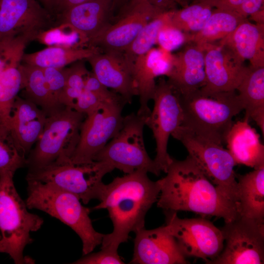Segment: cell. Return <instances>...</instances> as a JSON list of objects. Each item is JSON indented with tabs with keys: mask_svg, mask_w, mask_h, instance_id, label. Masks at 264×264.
I'll use <instances>...</instances> for the list:
<instances>
[{
	"mask_svg": "<svg viewBox=\"0 0 264 264\" xmlns=\"http://www.w3.org/2000/svg\"><path fill=\"white\" fill-rule=\"evenodd\" d=\"M166 173L159 179L156 202L164 212H192L222 218L225 223L240 216L238 205L217 189L189 155L183 160L173 158Z\"/></svg>",
	"mask_w": 264,
	"mask_h": 264,
	"instance_id": "cell-1",
	"label": "cell"
},
{
	"mask_svg": "<svg viewBox=\"0 0 264 264\" xmlns=\"http://www.w3.org/2000/svg\"><path fill=\"white\" fill-rule=\"evenodd\" d=\"M147 174L137 171L104 184L100 203L92 209L107 210L113 230L104 235L101 249L117 251L121 243L128 242L131 232L145 227L146 215L160 191L159 180L152 181Z\"/></svg>",
	"mask_w": 264,
	"mask_h": 264,
	"instance_id": "cell-2",
	"label": "cell"
},
{
	"mask_svg": "<svg viewBox=\"0 0 264 264\" xmlns=\"http://www.w3.org/2000/svg\"><path fill=\"white\" fill-rule=\"evenodd\" d=\"M28 209L42 211L70 227L82 242L83 255L100 245L105 234L96 231L89 217L90 210L84 206L74 195L53 185L28 179Z\"/></svg>",
	"mask_w": 264,
	"mask_h": 264,
	"instance_id": "cell-3",
	"label": "cell"
},
{
	"mask_svg": "<svg viewBox=\"0 0 264 264\" xmlns=\"http://www.w3.org/2000/svg\"><path fill=\"white\" fill-rule=\"evenodd\" d=\"M178 96L183 113L181 125L197 134L225 145L234 123L233 118L243 110L236 91L206 95L198 89Z\"/></svg>",
	"mask_w": 264,
	"mask_h": 264,
	"instance_id": "cell-4",
	"label": "cell"
},
{
	"mask_svg": "<svg viewBox=\"0 0 264 264\" xmlns=\"http://www.w3.org/2000/svg\"><path fill=\"white\" fill-rule=\"evenodd\" d=\"M14 175L0 173V252L8 254L16 264H33L34 261L24 256L23 251L33 242L30 233L39 230L44 220L28 212L16 189Z\"/></svg>",
	"mask_w": 264,
	"mask_h": 264,
	"instance_id": "cell-5",
	"label": "cell"
},
{
	"mask_svg": "<svg viewBox=\"0 0 264 264\" xmlns=\"http://www.w3.org/2000/svg\"><path fill=\"white\" fill-rule=\"evenodd\" d=\"M85 117L67 107L47 115L43 132L26 159L29 170L54 163L70 162Z\"/></svg>",
	"mask_w": 264,
	"mask_h": 264,
	"instance_id": "cell-6",
	"label": "cell"
},
{
	"mask_svg": "<svg viewBox=\"0 0 264 264\" xmlns=\"http://www.w3.org/2000/svg\"><path fill=\"white\" fill-rule=\"evenodd\" d=\"M185 147L188 155L198 165L208 179L238 207L237 180L232 156L223 145L197 134L181 125L172 134Z\"/></svg>",
	"mask_w": 264,
	"mask_h": 264,
	"instance_id": "cell-7",
	"label": "cell"
},
{
	"mask_svg": "<svg viewBox=\"0 0 264 264\" xmlns=\"http://www.w3.org/2000/svg\"><path fill=\"white\" fill-rule=\"evenodd\" d=\"M145 126V118L137 113L124 116L119 131L98 153L94 161L104 163L112 171L117 169L126 174L142 170L159 176L161 171L146 150Z\"/></svg>",
	"mask_w": 264,
	"mask_h": 264,
	"instance_id": "cell-8",
	"label": "cell"
},
{
	"mask_svg": "<svg viewBox=\"0 0 264 264\" xmlns=\"http://www.w3.org/2000/svg\"><path fill=\"white\" fill-rule=\"evenodd\" d=\"M112 171L98 161L81 165L54 163L29 170L26 179L53 185L74 195L86 204L92 199H99L105 184L102 179Z\"/></svg>",
	"mask_w": 264,
	"mask_h": 264,
	"instance_id": "cell-9",
	"label": "cell"
},
{
	"mask_svg": "<svg viewBox=\"0 0 264 264\" xmlns=\"http://www.w3.org/2000/svg\"><path fill=\"white\" fill-rule=\"evenodd\" d=\"M128 103L122 97L104 102L92 113L86 115L81 125L78 143L70 162L75 165L94 161L98 153L120 130L122 110Z\"/></svg>",
	"mask_w": 264,
	"mask_h": 264,
	"instance_id": "cell-10",
	"label": "cell"
},
{
	"mask_svg": "<svg viewBox=\"0 0 264 264\" xmlns=\"http://www.w3.org/2000/svg\"><path fill=\"white\" fill-rule=\"evenodd\" d=\"M152 99L154 108L145 125L152 131L156 143L154 160L158 169L166 173L173 160L167 151L169 138L182 124L183 113L178 93L163 79L156 84Z\"/></svg>",
	"mask_w": 264,
	"mask_h": 264,
	"instance_id": "cell-11",
	"label": "cell"
},
{
	"mask_svg": "<svg viewBox=\"0 0 264 264\" xmlns=\"http://www.w3.org/2000/svg\"><path fill=\"white\" fill-rule=\"evenodd\" d=\"M166 225L186 258L204 260L205 264L216 259L224 247L220 229L203 217L180 219L177 212H164Z\"/></svg>",
	"mask_w": 264,
	"mask_h": 264,
	"instance_id": "cell-12",
	"label": "cell"
},
{
	"mask_svg": "<svg viewBox=\"0 0 264 264\" xmlns=\"http://www.w3.org/2000/svg\"><path fill=\"white\" fill-rule=\"evenodd\" d=\"M220 229L223 249L208 264H264V222L239 216Z\"/></svg>",
	"mask_w": 264,
	"mask_h": 264,
	"instance_id": "cell-13",
	"label": "cell"
},
{
	"mask_svg": "<svg viewBox=\"0 0 264 264\" xmlns=\"http://www.w3.org/2000/svg\"><path fill=\"white\" fill-rule=\"evenodd\" d=\"M161 13L147 0H129L111 23L88 40V46L123 53L143 27Z\"/></svg>",
	"mask_w": 264,
	"mask_h": 264,
	"instance_id": "cell-14",
	"label": "cell"
},
{
	"mask_svg": "<svg viewBox=\"0 0 264 264\" xmlns=\"http://www.w3.org/2000/svg\"><path fill=\"white\" fill-rule=\"evenodd\" d=\"M58 24L56 17L36 0H0V41L19 37L36 40Z\"/></svg>",
	"mask_w": 264,
	"mask_h": 264,
	"instance_id": "cell-15",
	"label": "cell"
},
{
	"mask_svg": "<svg viewBox=\"0 0 264 264\" xmlns=\"http://www.w3.org/2000/svg\"><path fill=\"white\" fill-rule=\"evenodd\" d=\"M205 83L199 89L204 94L236 91L248 67L230 52L216 44L203 48Z\"/></svg>",
	"mask_w": 264,
	"mask_h": 264,
	"instance_id": "cell-16",
	"label": "cell"
},
{
	"mask_svg": "<svg viewBox=\"0 0 264 264\" xmlns=\"http://www.w3.org/2000/svg\"><path fill=\"white\" fill-rule=\"evenodd\" d=\"M30 41L23 37L0 41V119L6 124L14 102L22 89V58Z\"/></svg>",
	"mask_w": 264,
	"mask_h": 264,
	"instance_id": "cell-17",
	"label": "cell"
},
{
	"mask_svg": "<svg viewBox=\"0 0 264 264\" xmlns=\"http://www.w3.org/2000/svg\"><path fill=\"white\" fill-rule=\"evenodd\" d=\"M133 254L130 264H187L190 263L165 225L135 233Z\"/></svg>",
	"mask_w": 264,
	"mask_h": 264,
	"instance_id": "cell-18",
	"label": "cell"
},
{
	"mask_svg": "<svg viewBox=\"0 0 264 264\" xmlns=\"http://www.w3.org/2000/svg\"><path fill=\"white\" fill-rule=\"evenodd\" d=\"M86 60L90 65L96 78L128 103L133 96L138 95L133 65L126 61L122 53L101 51Z\"/></svg>",
	"mask_w": 264,
	"mask_h": 264,
	"instance_id": "cell-19",
	"label": "cell"
},
{
	"mask_svg": "<svg viewBox=\"0 0 264 264\" xmlns=\"http://www.w3.org/2000/svg\"><path fill=\"white\" fill-rule=\"evenodd\" d=\"M162 49L152 48L139 56L133 63V74L139 96V108L136 112L146 119L151 110L149 102L152 99L159 76H167L171 67V55Z\"/></svg>",
	"mask_w": 264,
	"mask_h": 264,
	"instance_id": "cell-20",
	"label": "cell"
},
{
	"mask_svg": "<svg viewBox=\"0 0 264 264\" xmlns=\"http://www.w3.org/2000/svg\"><path fill=\"white\" fill-rule=\"evenodd\" d=\"M171 61L167 81L179 94L191 93L204 86V53L202 48L192 43L177 54L171 55Z\"/></svg>",
	"mask_w": 264,
	"mask_h": 264,
	"instance_id": "cell-21",
	"label": "cell"
},
{
	"mask_svg": "<svg viewBox=\"0 0 264 264\" xmlns=\"http://www.w3.org/2000/svg\"><path fill=\"white\" fill-rule=\"evenodd\" d=\"M46 113L37 105L17 96L7 126L20 150L26 155L40 138L46 121Z\"/></svg>",
	"mask_w": 264,
	"mask_h": 264,
	"instance_id": "cell-22",
	"label": "cell"
},
{
	"mask_svg": "<svg viewBox=\"0 0 264 264\" xmlns=\"http://www.w3.org/2000/svg\"><path fill=\"white\" fill-rule=\"evenodd\" d=\"M217 44L236 59L250 66L264 67V23L251 22L247 19Z\"/></svg>",
	"mask_w": 264,
	"mask_h": 264,
	"instance_id": "cell-23",
	"label": "cell"
},
{
	"mask_svg": "<svg viewBox=\"0 0 264 264\" xmlns=\"http://www.w3.org/2000/svg\"><path fill=\"white\" fill-rule=\"evenodd\" d=\"M112 5L113 0H90L58 15L57 21L70 24L89 40L110 23Z\"/></svg>",
	"mask_w": 264,
	"mask_h": 264,
	"instance_id": "cell-24",
	"label": "cell"
},
{
	"mask_svg": "<svg viewBox=\"0 0 264 264\" xmlns=\"http://www.w3.org/2000/svg\"><path fill=\"white\" fill-rule=\"evenodd\" d=\"M227 150L237 164L257 169L264 167V146L249 119L233 123L225 139Z\"/></svg>",
	"mask_w": 264,
	"mask_h": 264,
	"instance_id": "cell-25",
	"label": "cell"
},
{
	"mask_svg": "<svg viewBox=\"0 0 264 264\" xmlns=\"http://www.w3.org/2000/svg\"><path fill=\"white\" fill-rule=\"evenodd\" d=\"M236 178L240 215L264 222V167Z\"/></svg>",
	"mask_w": 264,
	"mask_h": 264,
	"instance_id": "cell-26",
	"label": "cell"
},
{
	"mask_svg": "<svg viewBox=\"0 0 264 264\" xmlns=\"http://www.w3.org/2000/svg\"><path fill=\"white\" fill-rule=\"evenodd\" d=\"M236 91L245 117L254 121L264 134V67L248 66Z\"/></svg>",
	"mask_w": 264,
	"mask_h": 264,
	"instance_id": "cell-27",
	"label": "cell"
},
{
	"mask_svg": "<svg viewBox=\"0 0 264 264\" xmlns=\"http://www.w3.org/2000/svg\"><path fill=\"white\" fill-rule=\"evenodd\" d=\"M101 51L98 47L93 46L69 48L51 46L35 52L24 53L22 62L42 68H63L77 61L86 60Z\"/></svg>",
	"mask_w": 264,
	"mask_h": 264,
	"instance_id": "cell-28",
	"label": "cell"
},
{
	"mask_svg": "<svg viewBox=\"0 0 264 264\" xmlns=\"http://www.w3.org/2000/svg\"><path fill=\"white\" fill-rule=\"evenodd\" d=\"M21 71L23 98L37 105L47 116L65 107L57 102L50 91L43 68L22 63Z\"/></svg>",
	"mask_w": 264,
	"mask_h": 264,
	"instance_id": "cell-29",
	"label": "cell"
},
{
	"mask_svg": "<svg viewBox=\"0 0 264 264\" xmlns=\"http://www.w3.org/2000/svg\"><path fill=\"white\" fill-rule=\"evenodd\" d=\"M246 19L235 11L215 8L202 29L192 35L191 42L202 48L218 44Z\"/></svg>",
	"mask_w": 264,
	"mask_h": 264,
	"instance_id": "cell-30",
	"label": "cell"
},
{
	"mask_svg": "<svg viewBox=\"0 0 264 264\" xmlns=\"http://www.w3.org/2000/svg\"><path fill=\"white\" fill-rule=\"evenodd\" d=\"M169 24V11L161 13L147 23L122 53L126 61L133 65L138 57L147 53L157 43L159 32Z\"/></svg>",
	"mask_w": 264,
	"mask_h": 264,
	"instance_id": "cell-31",
	"label": "cell"
},
{
	"mask_svg": "<svg viewBox=\"0 0 264 264\" xmlns=\"http://www.w3.org/2000/svg\"><path fill=\"white\" fill-rule=\"evenodd\" d=\"M214 9L204 3L195 2L181 10H170L171 24L185 33L193 35L202 29Z\"/></svg>",
	"mask_w": 264,
	"mask_h": 264,
	"instance_id": "cell-32",
	"label": "cell"
},
{
	"mask_svg": "<svg viewBox=\"0 0 264 264\" xmlns=\"http://www.w3.org/2000/svg\"><path fill=\"white\" fill-rule=\"evenodd\" d=\"M36 40L47 46L88 47V39L68 23H61L41 32Z\"/></svg>",
	"mask_w": 264,
	"mask_h": 264,
	"instance_id": "cell-33",
	"label": "cell"
},
{
	"mask_svg": "<svg viewBox=\"0 0 264 264\" xmlns=\"http://www.w3.org/2000/svg\"><path fill=\"white\" fill-rule=\"evenodd\" d=\"M26 159L16 144L7 125L0 119V173L15 174L26 165Z\"/></svg>",
	"mask_w": 264,
	"mask_h": 264,
	"instance_id": "cell-34",
	"label": "cell"
},
{
	"mask_svg": "<svg viewBox=\"0 0 264 264\" xmlns=\"http://www.w3.org/2000/svg\"><path fill=\"white\" fill-rule=\"evenodd\" d=\"M192 35L185 33L172 26H165L159 32L157 42L161 49L167 52L176 49L192 41Z\"/></svg>",
	"mask_w": 264,
	"mask_h": 264,
	"instance_id": "cell-35",
	"label": "cell"
},
{
	"mask_svg": "<svg viewBox=\"0 0 264 264\" xmlns=\"http://www.w3.org/2000/svg\"><path fill=\"white\" fill-rule=\"evenodd\" d=\"M43 69L50 91L57 102L61 105L60 98L66 87V68L48 67Z\"/></svg>",
	"mask_w": 264,
	"mask_h": 264,
	"instance_id": "cell-36",
	"label": "cell"
},
{
	"mask_svg": "<svg viewBox=\"0 0 264 264\" xmlns=\"http://www.w3.org/2000/svg\"><path fill=\"white\" fill-rule=\"evenodd\" d=\"M97 252L83 255L72 264H123L122 260L118 253V251H112L108 249H101Z\"/></svg>",
	"mask_w": 264,
	"mask_h": 264,
	"instance_id": "cell-37",
	"label": "cell"
},
{
	"mask_svg": "<svg viewBox=\"0 0 264 264\" xmlns=\"http://www.w3.org/2000/svg\"><path fill=\"white\" fill-rule=\"evenodd\" d=\"M83 61H77L66 68V87L79 90L84 89L85 79L90 72Z\"/></svg>",
	"mask_w": 264,
	"mask_h": 264,
	"instance_id": "cell-38",
	"label": "cell"
},
{
	"mask_svg": "<svg viewBox=\"0 0 264 264\" xmlns=\"http://www.w3.org/2000/svg\"><path fill=\"white\" fill-rule=\"evenodd\" d=\"M104 102L93 93L84 88L72 109L87 115L97 110Z\"/></svg>",
	"mask_w": 264,
	"mask_h": 264,
	"instance_id": "cell-39",
	"label": "cell"
},
{
	"mask_svg": "<svg viewBox=\"0 0 264 264\" xmlns=\"http://www.w3.org/2000/svg\"><path fill=\"white\" fill-rule=\"evenodd\" d=\"M84 88L93 93L103 102L113 100L121 96L102 84L92 72H89L87 76Z\"/></svg>",
	"mask_w": 264,
	"mask_h": 264,
	"instance_id": "cell-40",
	"label": "cell"
},
{
	"mask_svg": "<svg viewBox=\"0 0 264 264\" xmlns=\"http://www.w3.org/2000/svg\"><path fill=\"white\" fill-rule=\"evenodd\" d=\"M263 3L264 0H244L236 12L245 18L251 16L256 23H264Z\"/></svg>",
	"mask_w": 264,
	"mask_h": 264,
	"instance_id": "cell-41",
	"label": "cell"
},
{
	"mask_svg": "<svg viewBox=\"0 0 264 264\" xmlns=\"http://www.w3.org/2000/svg\"><path fill=\"white\" fill-rule=\"evenodd\" d=\"M243 0H196V1L193 3H202L217 9H233L239 6Z\"/></svg>",
	"mask_w": 264,
	"mask_h": 264,
	"instance_id": "cell-42",
	"label": "cell"
},
{
	"mask_svg": "<svg viewBox=\"0 0 264 264\" xmlns=\"http://www.w3.org/2000/svg\"><path fill=\"white\" fill-rule=\"evenodd\" d=\"M90 0H55L53 13L57 17L67 9Z\"/></svg>",
	"mask_w": 264,
	"mask_h": 264,
	"instance_id": "cell-43",
	"label": "cell"
},
{
	"mask_svg": "<svg viewBox=\"0 0 264 264\" xmlns=\"http://www.w3.org/2000/svg\"><path fill=\"white\" fill-rule=\"evenodd\" d=\"M159 12L164 13L169 11L174 4L180 0H147Z\"/></svg>",
	"mask_w": 264,
	"mask_h": 264,
	"instance_id": "cell-44",
	"label": "cell"
},
{
	"mask_svg": "<svg viewBox=\"0 0 264 264\" xmlns=\"http://www.w3.org/2000/svg\"><path fill=\"white\" fill-rule=\"evenodd\" d=\"M41 3L42 6L53 15V7L55 0H36Z\"/></svg>",
	"mask_w": 264,
	"mask_h": 264,
	"instance_id": "cell-45",
	"label": "cell"
},
{
	"mask_svg": "<svg viewBox=\"0 0 264 264\" xmlns=\"http://www.w3.org/2000/svg\"><path fill=\"white\" fill-rule=\"evenodd\" d=\"M129 1V0H113V5H112V15L114 11V10L115 9V8H116V6H119V5H120L121 4H124V7L125 5Z\"/></svg>",
	"mask_w": 264,
	"mask_h": 264,
	"instance_id": "cell-46",
	"label": "cell"
}]
</instances>
